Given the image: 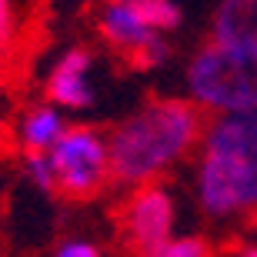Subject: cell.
Segmentation results:
<instances>
[{"instance_id": "9a60e30c", "label": "cell", "mask_w": 257, "mask_h": 257, "mask_svg": "<svg viewBox=\"0 0 257 257\" xmlns=\"http://www.w3.org/2000/svg\"><path fill=\"white\" fill-rule=\"evenodd\" d=\"M54 257H100V250L90 240H64Z\"/></svg>"}, {"instance_id": "8992f818", "label": "cell", "mask_w": 257, "mask_h": 257, "mask_svg": "<svg viewBox=\"0 0 257 257\" xmlns=\"http://www.w3.org/2000/svg\"><path fill=\"white\" fill-rule=\"evenodd\" d=\"M94 54L87 47H70L57 57V64L50 67L47 77V104L60 107V110H87L94 107Z\"/></svg>"}, {"instance_id": "2e32d148", "label": "cell", "mask_w": 257, "mask_h": 257, "mask_svg": "<svg viewBox=\"0 0 257 257\" xmlns=\"http://www.w3.org/2000/svg\"><path fill=\"white\" fill-rule=\"evenodd\" d=\"M240 257H257V247H250V250H244Z\"/></svg>"}, {"instance_id": "3957f363", "label": "cell", "mask_w": 257, "mask_h": 257, "mask_svg": "<svg viewBox=\"0 0 257 257\" xmlns=\"http://www.w3.org/2000/svg\"><path fill=\"white\" fill-rule=\"evenodd\" d=\"M187 100L210 114L257 110V44L210 40L187 64Z\"/></svg>"}, {"instance_id": "6da1fadb", "label": "cell", "mask_w": 257, "mask_h": 257, "mask_svg": "<svg viewBox=\"0 0 257 257\" xmlns=\"http://www.w3.org/2000/svg\"><path fill=\"white\" fill-rule=\"evenodd\" d=\"M204 110L187 97H161L114 127L107 137L110 177L127 187L154 184L200 144Z\"/></svg>"}, {"instance_id": "30bf717a", "label": "cell", "mask_w": 257, "mask_h": 257, "mask_svg": "<svg viewBox=\"0 0 257 257\" xmlns=\"http://www.w3.org/2000/svg\"><path fill=\"white\" fill-rule=\"evenodd\" d=\"M137 10H141V17L147 20V27L157 30V34H167V30H177L181 27V7L174 4V0H134Z\"/></svg>"}, {"instance_id": "7c38bea8", "label": "cell", "mask_w": 257, "mask_h": 257, "mask_svg": "<svg viewBox=\"0 0 257 257\" xmlns=\"http://www.w3.org/2000/svg\"><path fill=\"white\" fill-rule=\"evenodd\" d=\"M151 257H210V247H207V240H200V237H171Z\"/></svg>"}, {"instance_id": "5b68a950", "label": "cell", "mask_w": 257, "mask_h": 257, "mask_svg": "<svg viewBox=\"0 0 257 257\" xmlns=\"http://www.w3.org/2000/svg\"><path fill=\"white\" fill-rule=\"evenodd\" d=\"M174 217H177V210H174L171 191L161 184H141L124 207L127 240L144 257H151L157 247H164L174 237Z\"/></svg>"}, {"instance_id": "4fadbf2b", "label": "cell", "mask_w": 257, "mask_h": 257, "mask_svg": "<svg viewBox=\"0 0 257 257\" xmlns=\"http://www.w3.org/2000/svg\"><path fill=\"white\" fill-rule=\"evenodd\" d=\"M167 60H171V44H167L164 34H161V37L151 40V44L134 57V67H137V70H154V67H164Z\"/></svg>"}, {"instance_id": "5bb4252c", "label": "cell", "mask_w": 257, "mask_h": 257, "mask_svg": "<svg viewBox=\"0 0 257 257\" xmlns=\"http://www.w3.org/2000/svg\"><path fill=\"white\" fill-rule=\"evenodd\" d=\"M14 44V0H0V54Z\"/></svg>"}, {"instance_id": "52a82bcc", "label": "cell", "mask_w": 257, "mask_h": 257, "mask_svg": "<svg viewBox=\"0 0 257 257\" xmlns=\"http://www.w3.org/2000/svg\"><path fill=\"white\" fill-rule=\"evenodd\" d=\"M97 27L104 34V40L110 47H117L127 57H137L151 40H157L161 34L147 27V20L141 17V10L134 0H104L100 7V17H97Z\"/></svg>"}, {"instance_id": "8fae6325", "label": "cell", "mask_w": 257, "mask_h": 257, "mask_svg": "<svg viewBox=\"0 0 257 257\" xmlns=\"http://www.w3.org/2000/svg\"><path fill=\"white\" fill-rule=\"evenodd\" d=\"M24 174L40 191H57V174H54V164H50L47 151H30L24 157Z\"/></svg>"}, {"instance_id": "277c9868", "label": "cell", "mask_w": 257, "mask_h": 257, "mask_svg": "<svg viewBox=\"0 0 257 257\" xmlns=\"http://www.w3.org/2000/svg\"><path fill=\"white\" fill-rule=\"evenodd\" d=\"M47 154L57 174V191L67 197H90L110 181L107 137L94 127H67Z\"/></svg>"}, {"instance_id": "9c48e42d", "label": "cell", "mask_w": 257, "mask_h": 257, "mask_svg": "<svg viewBox=\"0 0 257 257\" xmlns=\"http://www.w3.org/2000/svg\"><path fill=\"white\" fill-rule=\"evenodd\" d=\"M67 131L64 124V110L54 104H40V107H30L24 120H20V144L24 151H50L54 144L60 141V134Z\"/></svg>"}, {"instance_id": "7a4b0ae2", "label": "cell", "mask_w": 257, "mask_h": 257, "mask_svg": "<svg viewBox=\"0 0 257 257\" xmlns=\"http://www.w3.org/2000/svg\"><path fill=\"white\" fill-rule=\"evenodd\" d=\"M194 194L210 220H240L257 210V110L220 114L204 127Z\"/></svg>"}, {"instance_id": "ba28073f", "label": "cell", "mask_w": 257, "mask_h": 257, "mask_svg": "<svg viewBox=\"0 0 257 257\" xmlns=\"http://www.w3.org/2000/svg\"><path fill=\"white\" fill-rule=\"evenodd\" d=\"M214 40L257 44V0H220L214 14Z\"/></svg>"}]
</instances>
